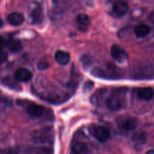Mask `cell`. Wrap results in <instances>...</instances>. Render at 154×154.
<instances>
[{
  "mask_svg": "<svg viewBox=\"0 0 154 154\" xmlns=\"http://www.w3.org/2000/svg\"><path fill=\"white\" fill-rule=\"evenodd\" d=\"M90 133L92 136L94 137L98 141L101 143H105L111 138V132L109 129L103 126L99 125H92L89 128Z\"/></svg>",
  "mask_w": 154,
  "mask_h": 154,
  "instance_id": "1",
  "label": "cell"
},
{
  "mask_svg": "<svg viewBox=\"0 0 154 154\" xmlns=\"http://www.w3.org/2000/svg\"><path fill=\"white\" fill-rule=\"evenodd\" d=\"M105 106L111 111H118L121 109L124 105V101L120 93L118 91H114L111 94L108 95L105 99Z\"/></svg>",
  "mask_w": 154,
  "mask_h": 154,
  "instance_id": "2",
  "label": "cell"
},
{
  "mask_svg": "<svg viewBox=\"0 0 154 154\" xmlns=\"http://www.w3.org/2000/svg\"><path fill=\"white\" fill-rule=\"evenodd\" d=\"M120 128L126 131H133L138 126V120L130 116H122L116 120Z\"/></svg>",
  "mask_w": 154,
  "mask_h": 154,
  "instance_id": "3",
  "label": "cell"
},
{
  "mask_svg": "<svg viewBox=\"0 0 154 154\" xmlns=\"http://www.w3.org/2000/svg\"><path fill=\"white\" fill-rule=\"evenodd\" d=\"M111 56L115 60L120 63H123L124 62L127 61L128 60V55L127 53L126 52L124 49L120 45H114L111 47Z\"/></svg>",
  "mask_w": 154,
  "mask_h": 154,
  "instance_id": "4",
  "label": "cell"
},
{
  "mask_svg": "<svg viewBox=\"0 0 154 154\" xmlns=\"http://www.w3.org/2000/svg\"><path fill=\"white\" fill-rule=\"evenodd\" d=\"M14 75L17 81H20V82H27V81H29L32 78V72L26 68H19L17 69Z\"/></svg>",
  "mask_w": 154,
  "mask_h": 154,
  "instance_id": "5",
  "label": "cell"
},
{
  "mask_svg": "<svg viewBox=\"0 0 154 154\" xmlns=\"http://www.w3.org/2000/svg\"><path fill=\"white\" fill-rule=\"evenodd\" d=\"M76 23L78 29L81 32H86L90 26V18L86 14H79L76 17Z\"/></svg>",
  "mask_w": 154,
  "mask_h": 154,
  "instance_id": "6",
  "label": "cell"
},
{
  "mask_svg": "<svg viewBox=\"0 0 154 154\" xmlns=\"http://www.w3.org/2000/svg\"><path fill=\"white\" fill-rule=\"evenodd\" d=\"M26 111L29 115L32 118H37L42 116L44 113V108L39 105L36 104H30L26 108Z\"/></svg>",
  "mask_w": 154,
  "mask_h": 154,
  "instance_id": "7",
  "label": "cell"
},
{
  "mask_svg": "<svg viewBox=\"0 0 154 154\" xmlns=\"http://www.w3.org/2000/svg\"><path fill=\"white\" fill-rule=\"evenodd\" d=\"M129 10V5L126 2L117 1L113 4V11L118 16H123L126 14Z\"/></svg>",
  "mask_w": 154,
  "mask_h": 154,
  "instance_id": "8",
  "label": "cell"
},
{
  "mask_svg": "<svg viewBox=\"0 0 154 154\" xmlns=\"http://www.w3.org/2000/svg\"><path fill=\"white\" fill-rule=\"evenodd\" d=\"M7 20L11 25L18 26L23 23L24 17L21 14L18 12H12L8 15Z\"/></svg>",
  "mask_w": 154,
  "mask_h": 154,
  "instance_id": "9",
  "label": "cell"
},
{
  "mask_svg": "<svg viewBox=\"0 0 154 154\" xmlns=\"http://www.w3.org/2000/svg\"><path fill=\"white\" fill-rule=\"evenodd\" d=\"M137 96L141 100H150L153 96V89L151 87H143V88L138 89L137 91Z\"/></svg>",
  "mask_w": 154,
  "mask_h": 154,
  "instance_id": "10",
  "label": "cell"
},
{
  "mask_svg": "<svg viewBox=\"0 0 154 154\" xmlns=\"http://www.w3.org/2000/svg\"><path fill=\"white\" fill-rule=\"evenodd\" d=\"M32 23L33 24H39L43 21L44 11L42 6H37L31 14Z\"/></svg>",
  "mask_w": 154,
  "mask_h": 154,
  "instance_id": "11",
  "label": "cell"
},
{
  "mask_svg": "<svg viewBox=\"0 0 154 154\" xmlns=\"http://www.w3.org/2000/svg\"><path fill=\"white\" fill-rule=\"evenodd\" d=\"M72 152L73 154H88V146L85 143L78 141L72 144Z\"/></svg>",
  "mask_w": 154,
  "mask_h": 154,
  "instance_id": "12",
  "label": "cell"
},
{
  "mask_svg": "<svg viewBox=\"0 0 154 154\" xmlns=\"http://www.w3.org/2000/svg\"><path fill=\"white\" fill-rule=\"evenodd\" d=\"M55 59L56 61L60 65H64L68 64L69 63V60H70V54L69 53L66 52L64 51H61V50H59L56 52L55 54Z\"/></svg>",
  "mask_w": 154,
  "mask_h": 154,
  "instance_id": "13",
  "label": "cell"
},
{
  "mask_svg": "<svg viewBox=\"0 0 154 154\" xmlns=\"http://www.w3.org/2000/svg\"><path fill=\"white\" fill-rule=\"evenodd\" d=\"M150 27L146 24H139L135 28V34L138 38H144L150 33Z\"/></svg>",
  "mask_w": 154,
  "mask_h": 154,
  "instance_id": "14",
  "label": "cell"
},
{
  "mask_svg": "<svg viewBox=\"0 0 154 154\" xmlns=\"http://www.w3.org/2000/svg\"><path fill=\"white\" fill-rule=\"evenodd\" d=\"M6 45L8 48L14 53L19 52L22 49V44L20 41L16 38H11L6 42Z\"/></svg>",
  "mask_w": 154,
  "mask_h": 154,
  "instance_id": "15",
  "label": "cell"
},
{
  "mask_svg": "<svg viewBox=\"0 0 154 154\" xmlns=\"http://www.w3.org/2000/svg\"><path fill=\"white\" fill-rule=\"evenodd\" d=\"M147 135L144 132H137L133 134L132 135V141L136 144H144L147 141Z\"/></svg>",
  "mask_w": 154,
  "mask_h": 154,
  "instance_id": "16",
  "label": "cell"
},
{
  "mask_svg": "<svg viewBox=\"0 0 154 154\" xmlns=\"http://www.w3.org/2000/svg\"><path fill=\"white\" fill-rule=\"evenodd\" d=\"M2 84H3V85L7 86V87H10V88H11V89H14L13 85L14 86V87L16 89H17V87H19V86L17 85V83L15 84L14 82H13V80H12L11 78H8V77H6V78H5L4 79H3Z\"/></svg>",
  "mask_w": 154,
  "mask_h": 154,
  "instance_id": "17",
  "label": "cell"
},
{
  "mask_svg": "<svg viewBox=\"0 0 154 154\" xmlns=\"http://www.w3.org/2000/svg\"><path fill=\"white\" fill-rule=\"evenodd\" d=\"M81 63L84 67H89L92 63V59L90 58V56L84 55L81 57Z\"/></svg>",
  "mask_w": 154,
  "mask_h": 154,
  "instance_id": "18",
  "label": "cell"
},
{
  "mask_svg": "<svg viewBox=\"0 0 154 154\" xmlns=\"http://www.w3.org/2000/svg\"><path fill=\"white\" fill-rule=\"evenodd\" d=\"M94 87V83L91 81H86L85 84L84 85V93H88L90 90H92V89Z\"/></svg>",
  "mask_w": 154,
  "mask_h": 154,
  "instance_id": "19",
  "label": "cell"
},
{
  "mask_svg": "<svg viewBox=\"0 0 154 154\" xmlns=\"http://www.w3.org/2000/svg\"><path fill=\"white\" fill-rule=\"evenodd\" d=\"M48 66H49V64L46 61H45V60H39L37 64L38 69L41 71L45 70V69H48Z\"/></svg>",
  "mask_w": 154,
  "mask_h": 154,
  "instance_id": "20",
  "label": "cell"
},
{
  "mask_svg": "<svg viewBox=\"0 0 154 154\" xmlns=\"http://www.w3.org/2000/svg\"><path fill=\"white\" fill-rule=\"evenodd\" d=\"M17 150L15 148H8L2 150L1 154H17Z\"/></svg>",
  "mask_w": 154,
  "mask_h": 154,
  "instance_id": "21",
  "label": "cell"
},
{
  "mask_svg": "<svg viewBox=\"0 0 154 154\" xmlns=\"http://www.w3.org/2000/svg\"><path fill=\"white\" fill-rule=\"evenodd\" d=\"M6 60H7V54L2 50L0 49V63H4L6 61Z\"/></svg>",
  "mask_w": 154,
  "mask_h": 154,
  "instance_id": "22",
  "label": "cell"
},
{
  "mask_svg": "<svg viewBox=\"0 0 154 154\" xmlns=\"http://www.w3.org/2000/svg\"><path fill=\"white\" fill-rule=\"evenodd\" d=\"M6 41L2 35H0V49L5 45Z\"/></svg>",
  "mask_w": 154,
  "mask_h": 154,
  "instance_id": "23",
  "label": "cell"
},
{
  "mask_svg": "<svg viewBox=\"0 0 154 154\" xmlns=\"http://www.w3.org/2000/svg\"><path fill=\"white\" fill-rule=\"evenodd\" d=\"M3 25H4V22H3L2 19V18L0 17V29H1L2 27L3 26Z\"/></svg>",
  "mask_w": 154,
  "mask_h": 154,
  "instance_id": "24",
  "label": "cell"
},
{
  "mask_svg": "<svg viewBox=\"0 0 154 154\" xmlns=\"http://www.w3.org/2000/svg\"><path fill=\"white\" fill-rule=\"evenodd\" d=\"M146 154H154V151L153 150H149V151L147 152Z\"/></svg>",
  "mask_w": 154,
  "mask_h": 154,
  "instance_id": "25",
  "label": "cell"
}]
</instances>
